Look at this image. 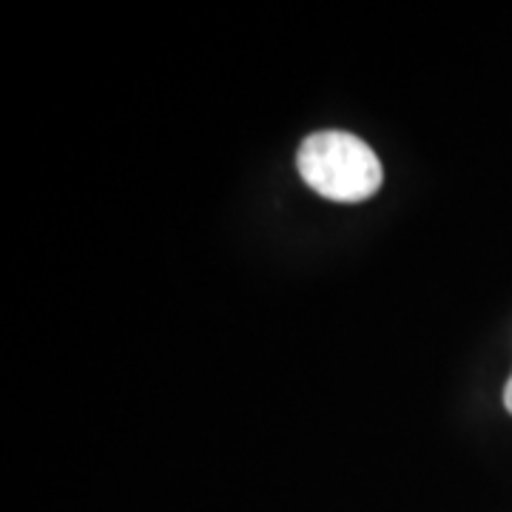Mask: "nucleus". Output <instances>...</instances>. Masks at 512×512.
<instances>
[{"label":"nucleus","mask_w":512,"mask_h":512,"mask_svg":"<svg viewBox=\"0 0 512 512\" xmlns=\"http://www.w3.org/2000/svg\"><path fill=\"white\" fill-rule=\"evenodd\" d=\"M299 177L319 197L365 202L382 188L384 171L376 151L350 131H319L296 151Z\"/></svg>","instance_id":"1"},{"label":"nucleus","mask_w":512,"mask_h":512,"mask_svg":"<svg viewBox=\"0 0 512 512\" xmlns=\"http://www.w3.org/2000/svg\"><path fill=\"white\" fill-rule=\"evenodd\" d=\"M504 407H507V413L512 416V376L510 382H507V387H504Z\"/></svg>","instance_id":"2"}]
</instances>
